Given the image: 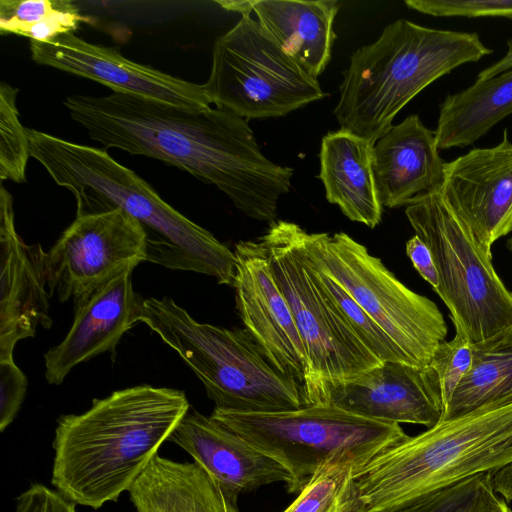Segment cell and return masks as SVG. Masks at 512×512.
I'll use <instances>...</instances> for the list:
<instances>
[{
    "label": "cell",
    "instance_id": "6da1fadb",
    "mask_svg": "<svg viewBox=\"0 0 512 512\" xmlns=\"http://www.w3.org/2000/svg\"><path fill=\"white\" fill-rule=\"evenodd\" d=\"M73 121L104 148L163 161L225 193L258 221H276L293 169L269 160L248 120L222 107L193 109L127 93L73 95Z\"/></svg>",
    "mask_w": 512,
    "mask_h": 512
},
{
    "label": "cell",
    "instance_id": "7a4b0ae2",
    "mask_svg": "<svg viewBox=\"0 0 512 512\" xmlns=\"http://www.w3.org/2000/svg\"><path fill=\"white\" fill-rule=\"evenodd\" d=\"M189 409L182 390L142 384L94 399L81 414L62 415L53 440L52 485L93 509L117 501Z\"/></svg>",
    "mask_w": 512,
    "mask_h": 512
},
{
    "label": "cell",
    "instance_id": "3957f363",
    "mask_svg": "<svg viewBox=\"0 0 512 512\" xmlns=\"http://www.w3.org/2000/svg\"><path fill=\"white\" fill-rule=\"evenodd\" d=\"M26 131L30 157L58 186L75 196L76 215L121 209L141 224L146 234L147 261L171 270L212 276L219 284L234 286V251L170 206L134 171L104 149L31 128Z\"/></svg>",
    "mask_w": 512,
    "mask_h": 512
},
{
    "label": "cell",
    "instance_id": "277c9868",
    "mask_svg": "<svg viewBox=\"0 0 512 512\" xmlns=\"http://www.w3.org/2000/svg\"><path fill=\"white\" fill-rule=\"evenodd\" d=\"M512 463V397L438 424L353 470L338 512H388Z\"/></svg>",
    "mask_w": 512,
    "mask_h": 512
},
{
    "label": "cell",
    "instance_id": "5b68a950",
    "mask_svg": "<svg viewBox=\"0 0 512 512\" xmlns=\"http://www.w3.org/2000/svg\"><path fill=\"white\" fill-rule=\"evenodd\" d=\"M492 53L477 32L440 30L406 19L355 50L343 72L334 115L340 129L375 143L400 110L453 69Z\"/></svg>",
    "mask_w": 512,
    "mask_h": 512
},
{
    "label": "cell",
    "instance_id": "8992f818",
    "mask_svg": "<svg viewBox=\"0 0 512 512\" xmlns=\"http://www.w3.org/2000/svg\"><path fill=\"white\" fill-rule=\"evenodd\" d=\"M140 322L191 368L216 409L273 413L305 406L302 387L271 364L245 329L200 323L169 297L143 299Z\"/></svg>",
    "mask_w": 512,
    "mask_h": 512
},
{
    "label": "cell",
    "instance_id": "52a82bcc",
    "mask_svg": "<svg viewBox=\"0 0 512 512\" xmlns=\"http://www.w3.org/2000/svg\"><path fill=\"white\" fill-rule=\"evenodd\" d=\"M302 231L296 223L277 220L258 241L305 348V405H326L330 387L382 362L359 340L319 281L303 247Z\"/></svg>",
    "mask_w": 512,
    "mask_h": 512
},
{
    "label": "cell",
    "instance_id": "ba28073f",
    "mask_svg": "<svg viewBox=\"0 0 512 512\" xmlns=\"http://www.w3.org/2000/svg\"><path fill=\"white\" fill-rule=\"evenodd\" d=\"M210 416L283 465L291 476L286 485L291 494H299L328 464L351 462L360 468L409 436L400 424L367 419L333 405L273 413L215 408Z\"/></svg>",
    "mask_w": 512,
    "mask_h": 512
},
{
    "label": "cell",
    "instance_id": "9c48e42d",
    "mask_svg": "<svg viewBox=\"0 0 512 512\" xmlns=\"http://www.w3.org/2000/svg\"><path fill=\"white\" fill-rule=\"evenodd\" d=\"M405 214L431 251L439 277L435 292L455 331L475 344L512 327V292L496 273L492 255L440 191L410 204Z\"/></svg>",
    "mask_w": 512,
    "mask_h": 512
},
{
    "label": "cell",
    "instance_id": "30bf717a",
    "mask_svg": "<svg viewBox=\"0 0 512 512\" xmlns=\"http://www.w3.org/2000/svg\"><path fill=\"white\" fill-rule=\"evenodd\" d=\"M302 243L310 262L333 278L390 336L414 366L430 364L446 340L437 305L400 282L367 248L344 232L308 233Z\"/></svg>",
    "mask_w": 512,
    "mask_h": 512
},
{
    "label": "cell",
    "instance_id": "8fae6325",
    "mask_svg": "<svg viewBox=\"0 0 512 512\" xmlns=\"http://www.w3.org/2000/svg\"><path fill=\"white\" fill-rule=\"evenodd\" d=\"M204 87L212 104L246 120L282 117L327 96L251 16L214 41Z\"/></svg>",
    "mask_w": 512,
    "mask_h": 512
},
{
    "label": "cell",
    "instance_id": "7c38bea8",
    "mask_svg": "<svg viewBox=\"0 0 512 512\" xmlns=\"http://www.w3.org/2000/svg\"><path fill=\"white\" fill-rule=\"evenodd\" d=\"M147 261L141 224L121 209L76 215L46 253L50 295L74 304Z\"/></svg>",
    "mask_w": 512,
    "mask_h": 512
},
{
    "label": "cell",
    "instance_id": "4fadbf2b",
    "mask_svg": "<svg viewBox=\"0 0 512 512\" xmlns=\"http://www.w3.org/2000/svg\"><path fill=\"white\" fill-rule=\"evenodd\" d=\"M32 60L101 83L113 92L134 94L193 109L209 107L204 84L175 77L125 58L113 48L89 43L73 32L30 42Z\"/></svg>",
    "mask_w": 512,
    "mask_h": 512
},
{
    "label": "cell",
    "instance_id": "5bb4252c",
    "mask_svg": "<svg viewBox=\"0 0 512 512\" xmlns=\"http://www.w3.org/2000/svg\"><path fill=\"white\" fill-rule=\"evenodd\" d=\"M234 253L237 273L233 287L245 330L271 364L304 389L305 348L288 303L272 275L265 248L258 240L240 241Z\"/></svg>",
    "mask_w": 512,
    "mask_h": 512
},
{
    "label": "cell",
    "instance_id": "9a60e30c",
    "mask_svg": "<svg viewBox=\"0 0 512 512\" xmlns=\"http://www.w3.org/2000/svg\"><path fill=\"white\" fill-rule=\"evenodd\" d=\"M441 195L484 251L512 231V142L473 148L446 162Z\"/></svg>",
    "mask_w": 512,
    "mask_h": 512
},
{
    "label": "cell",
    "instance_id": "2e32d148",
    "mask_svg": "<svg viewBox=\"0 0 512 512\" xmlns=\"http://www.w3.org/2000/svg\"><path fill=\"white\" fill-rule=\"evenodd\" d=\"M326 405L371 420L427 428L438 424L445 412L433 368L401 362H382L352 380L330 387Z\"/></svg>",
    "mask_w": 512,
    "mask_h": 512
},
{
    "label": "cell",
    "instance_id": "e0dca14e",
    "mask_svg": "<svg viewBox=\"0 0 512 512\" xmlns=\"http://www.w3.org/2000/svg\"><path fill=\"white\" fill-rule=\"evenodd\" d=\"M46 253L39 243L29 245L17 233L13 198L1 185L0 360L14 359L20 340L33 337L38 326L52 325Z\"/></svg>",
    "mask_w": 512,
    "mask_h": 512
},
{
    "label": "cell",
    "instance_id": "ac0fdd59",
    "mask_svg": "<svg viewBox=\"0 0 512 512\" xmlns=\"http://www.w3.org/2000/svg\"><path fill=\"white\" fill-rule=\"evenodd\" d=\"M168 440L187 451L235 505L240 494L291 481L288 470L278 461L194 409L188 410Z\"/></svg>",
    "mask_w": 512,
    "mask_h": 512
},
{
    "label": "cell",
    "instance_id": "d6986e66",
    "mask_svg": "<svg viewBox=\"0 0 512 512\" xmlns=\"http://www.w3.org/2000/svg\"><path fill=\"white\" fill-rule=\"evenodd\" d=\"M127 270L74 304L66 337L44 355L45 378L61 384L78 364L113 352L122 336L140 322L142 298L134 292Z\"/></svg>",
    "mask_w": 512,
    "mask_h": 512
},
{
    "label": "cell",
    "instance_id": "ffe728a7",
    "mask_svg": "<svg viewBox=\"0 0 512 512\" xmlns=\"http://www.w3.org/2000/svg\"><path fill=\"white\" fill-rule=\"evenodd\" d=\"M445 165L434 131L418 115L392 125L373 146V172L382 206L407 207L439 192Z\"/></svg>",
    "mask_w": 512,
    "mask_h": 512
},
{
    "label": "cell",
    "instance_id": "44dd1931",
    "mask_svg": "<svg viewBox=\"0 0 512 512\" xmlns=\"http://www.w3.org/2000/svg\"><path fill=\"white\" fill-rule=\"evenodd\" d=\"M374 143L339 129L323 136L319 152L326 199L351 221L375 228L382 219L373 172Z\"/></svg>",
    "mask_w": 512,
    "mask_h": 512
},
{
    "label": "cell",
    "instance_id": "7402d4cb",
    "mask_svg": "<svg viewBox=\"0 0 512 512\" xmlns=\"http://www.w3.org/2000/svg\"><path fill=\"white\" fill-rule=\"evenodd\" d=\"M337 0H254L263 29L306 72L317 78L329 64L335 40Z\"/></svg>",
    "mask_w": 512,
    "mask_h": 512
},
{
    "label": "cell",
    "instance_id": "603a6c76",
    "mask_svg": "<svg viewBox=\"0 0 512 512\" xmlns=\"http://www.w3.org/2000/svg\"><path fill=\"white\" fill-rule=\"evenodd\" d=\"M128 492L137 512H240L197 463L158 455Z\"/></svg>",
    "mask_w": 512,
    "mask_h": 512
},
{
    "label": "cell",
    "instance_id": "cb8c5ba5",
    "mask_svg": "<svg viewBox=\"0 0 512 512\" xmlns=\"http://www.w3.org/2000/svg\"><path fill=\"white\" fill-rule=\"evenodd\" d=\"M512 114V69L448 94L434 131L440 149L463 148Z\"/></svg>",
    "mask_w": 512,
    "mask_h": 512
},
{
    "label": "cell",
    "instance_id": "d4e9b609",
    "mask_svg": "<svg viewBox=\"0 0 512 512\" xmlns=\"http://www.w3.org/2000/svg\"><path fill=\"white\" fill-rule=\"evenodd\" d=\"M512 397V327L473 344V360L442 420Z\"/></svg>",
    "mask_w": 512,
    "mask_h": 512
},
{
    "label": "cell",
    "instance_id": "484cf974",
    "mask_svg": "<svg viewBox=\"0 0 512 512\" xmlns=\"http://www.w3.org/2000/svg\"><path fill=\"white\" fill-rule=\"evenodd\" d=\"M70 0H1L0 32L46 42L87 21Z\"/></svg>",
    "mask_w": 512,
    "mask_h": 512
},
{
    "label": "cell",
    "instance_id": "4316f807",
    "mask_svg": "<svg viewBox=\"0 0 512 512\" xmlns=\"http://www.w3.org/2000/svg\"><path fill=\"white\" fill-rule=\"evenodd\" d=\"M313 267L319 281L343 314L354 333L375 357L381 362H401L412 365L408 357L390 336L333 278L314 265Z\"/></svg>",
    "mask_w": 512,
    "mask_h": 512
},
{
    "label": "cell",
    "instance_id": "83f0119b",
    "mask_svg": "<svg viewBox=\"0 0 512 512\" xmlns=\"http://www.w3.org/2000/svg\"><path fill=\"white\" fill-rule=\"evenodd\" d=\"M19 90L6 82L0 85V178L26 182L30 145L16 105Z\"/></svg>",
    "mask_w": 512,
    "mask_h": 512
},
{
    "label": "cell",
    "instance_id": "f1b7e54d",
    "mask_svg": "<svg viewBox=\"0 0 512 512\" xmlns=\"http://www.w3.org/2000/svg\"><path fill=\"white\" fill-rule=\"evenodd\" d=\"M355 464L335 462L321 468L283 512H338Z\"/></svg>",
    "mask_w": 512,
    "mask_h": 512
},
{
    "label": "cell",
    "instance_id": "f546056e",
    "mask_svg": "<svg viewBox=\"0 0 512 512\" xmlns=\"http://www.w3.org/2000/svg\"><path fill=\"white\" fill-rule=\"evenodd\" d=\"M472 360L473 344L460 332L455 331L451 340L443 341L435 350L429 365L437 375L445 412L455 391L469 372Z\"/></svg>",
    "mask_w": 512,
    "mask_h": 512
},
{
    "label": "cell",
    "instance_id": "4dcf8cb0",
    "mask_svg": "<svg viewBox=\"0 0 512 512\" xmlns=\"http://www.w3.org/2000/svg\"><path fill=\"white\" fill-rule=\"evenodd\" d=\"M492 476L493 473L475 475L405 507L388 512H470L485 488L492 483Z\"/></svg>",
    "mask_w": 512,
    "mask_h": 512
},
{
    "label": "cell",
    "instance_id": "1f68e13d",
    "mask_svg": "<svg viewBox=\"0 0 512 512\" xmlns=\"http://www.w3.org/2000/svg\"><path fill=\"white\" fill-rule=\"evenodd\" d=\"M408 8L435 17H501L512 20V0H406Z\"/></svg>",
    "mask_w": 512,
    "mask_h": 512
},
{
    "label": "cell",
    "instance_id": "d6a6232c",
    "mask_svg": "<svg viewBox=\"0 0 512 512\" xmlns=\"http://www.w3.org/2000/svg\"><path fill=\"white\" fill-rule=\"evenodd\" d=\"M27 378L14 359L0 360V431L16 418L26 395Z\"/></svg>",
    "mask_w": 512,
    "mask_h": 512
},
{
    "label": "cell",
    "instance_id": "836d02e7",
    "mask_svg": "<svg viewBox=\"0 0 512 512\" xmlns=\"http://www.w3.org/2000/svg\"><path fill=\"white\" fill-rule=\"evenodd\" d=\"M16 512H77L75 503L43 484L33 483L16 500Z\"/></svg>",
    "mask_w": 512,
    "mask_h": 512
},
{
    "label": "cell",
    "instance_id": "e575fe53",
    "mask_svg": "<svg viewBox=\"0 0 512 512\" xmlns=\"http://www.w3.org/2000/svg\"><path fill=\"white\" fill-rule=\"evenodd\" d=\"M406 254L420 276L431 285L434 291L439 286L438 272L430 249L417 235L406 242Z\"/></svg>",
    "mask_w": 512,
    "mask_h": 512
},
{
    "label": "cell",
    "instance_id": "d590c367",
    "mask_svg": "<svg viewBox=\"0 0 512 512\" xmlns=\"http://www.w3.org/2000/svg\"><path fill=\"white\" fill-rule=\"evenodd\" d=\"M470 512H512L504 498L498 496L489 484Z\"/></svg>",
    "mask_w": 512,
    "mask_h": 512
},
{
    "label": "cell",
    "instance_id": "8d00e7d4",
    "mask_svg": "<svg viewBox=\"0 0 512 512\" xmlns=\"http://www.w3.org/2000/svg\"><path fill=\"white\" fill-rule=\"evenodd\" d=\"M492 483L495 492L506 502L512 501V463L493 473Z\"/></svg>",
    "mask_w": 512,
    "mask_h": 512
},
{
    "label": "cell",
    "instance_id": "74e56055",
    "mask_svg": "<svg viewBox=\"0 0 512 512\" xmlns=\"http://www.w3.org/2000/svg\"><path fill=\"white\" fill-rule=\"evenodd\" d=\"M507 47L506 54L491 66L480 71L477 79L486 80L512 69V38L507 41Z\"/></svg>",
    "mask_w": 512,
    "mask_h": 512
},
{
    "label": "cell",
    "instance_id": "f35d334b",
    "mask_svg": "<svg viewBox=\"0 0 512 512\" xmlns=\"http://www.w3.org/2000/svg\"><path fill=\"white\" fill-rule=\"evenodd\" d=\"M223 9L236 12L241 16H251L254 0L216 1Z\"/></svg>",
    "mask_w": 512,
    "mask_h": 512
},
{
    "label": "cell",
    "instance_id": "ab89813d",
    "mask_svg": "<svg viewBox=\"0 0 512 512\" xmlns=\"http://www.w3.org/2000/svg\"><path fill=\"white\" fill-rule=\"evenodd\" d=\"M507 246H508V248H509V250H510V252L512 254V237L508 240Z\"/></svg>",
    "mask_w": 512,
    "mask_h": 512
}]
</instances>
